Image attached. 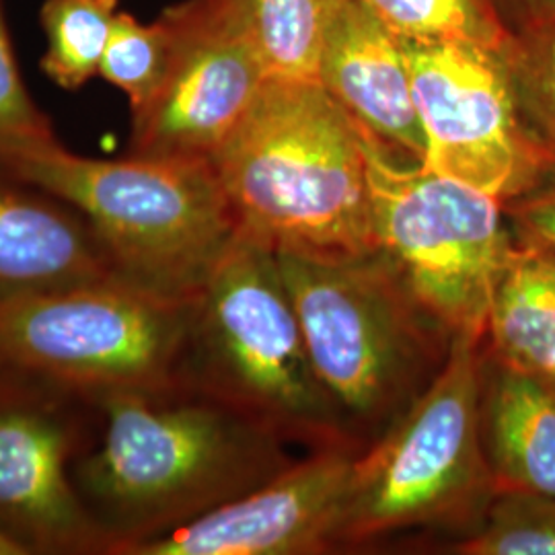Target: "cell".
Segmentation results:
<instances>
[{
    "mask_svg": "<svg viewBox=\"0 0 555 555\" xmlns=\"http://www.w3.org/2000/svg\"><path fill=\"white\" fill-rule=\"evenodd\" d=\"M481 438L496 494L555 498V391L486 352Z\"/></svg>",
    "mask_w": 555,
    "mask_h": 555,
    "instance_id": "9a60e30c",
    "label": "cell"
},
{
    "mask_svg": "<svg viewBox=\"0 0 555 555\" xmlns=\"http://www.w3.org/2000/svg\"><path fill=\"white\" fill-rule=\"evenodd\" d=\"M550 387H552V389H554V391H555V383H552V385H550Z\"/></svg>",
    "mask_w": 555,
    "mask_h": 555,
    "instance_id": "4316f807",
    "label": "cell"
},
{
    "mask_svg": "<svg viewBox=\"0 0 555 555\" xmlns=\"http://www.w3.org/2000/svg\"><path fill=\"white\" fill-rule=\"evenodd\" d=\"M357 447L318 449L251 492L124 555H300L334 547Z\"/></svg>",
    "mask_w": 555,
    "mask_h": 555,
    "instance_id": "7c38bea8",
    "label": "cell"
},
{
    "mask_svg": "<svg viewBox=\"0 0 555 555\" xmlns=\"http://www.w3.org/2000/svg\"><path fill=\"white\" fill-rule=\"evenodd\" d=\"M357 126L378 256L449 336L483 339L498 282L518 249L504 204L397 157Z\"/></svg>",
    "mask_w": 555,
    "mask_h": 555,
    "instance_id": "52a82bcc",
    "label": "cell"
},
{
    "mask_svg": "<svg viewBox=\"0 0 555 555\" xmlns=\"http://www.w3.org/2000/svg\"><path fill=\"white\" fill-rule=\"evenodd\" d=\"M118 13L119 0H46L40 11L43 75L64 91H79L95 79Z\"/></svg>",
    "mask_w": 555,
    "mask_h": 555,
    "instance_id": "ac0fdd59",
    "label": "cell"
},
{
    "mask_svg": "<svg viewBox=\"0 0 555 555\" xmlns=\"http://www.w3.org/2000/svg\"><path fill=\"white\" fill-rule=\"evenodd\" d=\"M59 142L50 118L29 95L9 38L0 2V167Z\"/></svg>",
    "mask_w": 555,
    "mask_h": 555,
    "instance_id": "603a6c76",
    "label": "cell"
},
{
    "mask_svg": "<svg viewBox=\"0 0 555 555\" xmlns=\"http://www.w3.org/2000/svg\"><path fill=\"white\" fill-rule=\"evenodd\" d=\"M469 531L453 554L555 555V498L500 492Z\"/></svg>",
    "mask_w": 555,
    "mask_h": 555,
    "instance_id": "44dd1931",
    "label": "cell"
},
{
    "mask_svg": "<svg viewBox=\"0 0 555 555\" xmlns=\"http://www.w3.org/2000/svg\"><path fill=\"white\" fill-rule=\"evenodd\" d=\"M171 59L157 91L132 114L128 153L215 159L268 82L241 0H183L160 13Z\"/></svg>",
    "mask_w": 555,
    "mask_h": 555,
    "instance_id": "30bf717a",
    "label": "cell"
},
{
    "mask_svg": "<svg viewBox=\"0 0 555 555\" xmlns=\"http://www.w3.org/2000/svg\"><path fill=\"white\" fill-rule=\"evenodd\" d=\"M171 27L163 15L142 23L132 13L119 11L101 60L100 77L126 95L130 114L139 112L157 91L171 59Z\"/></svg>",
    "mask_w": 555,
    "mask_h": 555,
    "instance_id": "7402d4cb",
    "label": "cell"
},
{
    "mask_svg": "<svg viewBox=\"0 0 555 555\" xmlns=\"http://www.w3.org/2000/svg\"><path fill=\"white\" fill-rule=\"evenodd\" d=\"M508 23L515 21H554L555 0H498Z\"/></svg>",
    "mask_w": 555,
    "mask_h": 555,
    "instance_id": "d4e9b609",
    "label": "cell"
},
{
    "mask_svg": "<svg viewBox=\"0 0 555 555\" xmlns=\"http://www.w3.org/2000/svg\"><path fill=\"white\" fill-rule=\"evenodd\" d=\"M183 380L286 442L357 447L315 373L276 254L251 238L237 235L194 305Z\"/></svg>",
    "mask_w": 555,
    "mask_h": 555,
    "instance_id": "277c9868",
    "label": "cell"
},
{
    "mask_svg": "<svg viewBox=\"0 0 555 555\" xmlns=\"http://www.w3.org/2000/svg\"><path fill=\"white\" fill-rule=\"evenodd\" d=\"M498 52L518 118L529 137L555 157V23L515 21Z\"/></svg>",
    "mask_w": 555,
    "mask_h": 555,
    "instance_id": "ffe728a7",
    "label": "cell"
},
{
    "mask_svg": "<svg viewBox=\"0 0 555 555\" xmlns=\"http://www.w3.org/2000/svg\"><path fill=\"white\" fill-rule=\"evenodd\" d=\"M119 278L89 220L0 169V300Z\"/></svg>",
    "mask_w": 555,
    "mask_h": 555,
    "instance_id": "5bb4252c",
    "label": "cell"
},
{
    "mask_svg": "<svg viewBox=\"0 0 555 555\" xmlns=\"http://www.w3.org/2000/svg\"><path fill=\"white\" fill-rule=\"evenodd\" d=\"M403 41H459L500 52L511 23L498 0H360Z\"/></svg>",
    "mask_w": 555,
    "mask_h": 555,
    "instance_id": "d6986e66",
    "label": "cell"
},
{
    "mask_svg": "<svg viewBox=\"0 0 555 555\" xmlns=\"http://www.w3.org/2000/svg\"><path fill=\"white\" fill-rule=\"evenodd\" d=\"M516 247L555 261V157L531 190L504 202Z\"/></svg>",
    "mask_w": 555,
    "mask_h": 555,
    "instance_id": "cb8c5ba5",
    "label": "cell"
},
{
    "mask_svg": "<svg viewBox=\"0 0 555 555\" xmlns=\"http://www.w3.org/2000/svg\"><path fill=\"white\" fill-rule=\"evenodd\" d=\"M486 339L502 364L555 383V261L516 249L498 282Z\"/></svg>",
    "mask_w": 555,
    "mask_h": 555,
    "instance_id": "2e32d148",
    "label": "cell"
},
{
    "mask_svg": "<svg viewBox=\"0 0 555 555\" xmlns=\"http://www.w3.org/2000/svg\"><path fill=\"white\" fill-rule=\"evenodd\" d=\"M194 302L121 278L0 300V366L87 399L185 385Z\"/></svg>",
    "mask_w": 555,
    "mask_h": 555,
    "instance_id": "ba28073f",
    "label": "cell"
},
{
    "mask_svg": "<svg viewBox=\"0 0 555 555\" xmlns=\"http://www.w3.org/2000/svg\"><path fill=\"white\" fill-rule=\"evenodd\" d=\"M321 385L350 435L385 433L442 369L451 341L378 254H276Z\"/></svg>",
    "mask_w": 555,
    "mask_h": 555,
    "instance_id": "5b68a950",
    "label": "cell"
},
{
    "mask_svg": "<svg viewBox=\"0 0 555 555\" xmlns=\"http://www.w3.org/2000/svg\"><path fill=\"white\" fill-rule=\"evenodd\" d=\"M91 401L73 483L107 555L165 535L293 463L274 430L192 385Z\"/></svg>",
    "mask_w": 555,
    "mask_h": 555,
    "instance_id": "6da1fadb",
    "label": "cell"
},
{
    "mask_svg": "<svg viewBox=\"0 0 555 555\" xmlns=\"http://www.w3.org/2000/svg\"><path fill=\"white\" fill-rule=\"evenodd\" d=\"M93 401L0 366V533L23 555H107L73 483Z\"/></svg>",
    "mask_w": 555,
    "mask_h": 555,
    "instance_id": "8fae6325",
    "label": "cell"
},
{
    "mask_svg": "<svg viewBox=\"0 0 555 555\" xmlns=\"http://www.w3.org/2000/svg\"><path fill=\"white\" fill-rule=\"evenodd\" d=\"M241 237L274 254H377L358 126L319 82L268 80L212 159Z\"/></svg>",
    "mask_w": 555,
    "mask_h": 555,
    "instance_id": "7a4b0ae2",
    "label": "cell"
},
{
    "mask_svg": "<svg viewBox=\"0 0 555 555\" xmlns=\"http://www.w3.org/2000/svg\"><path fill=\"white\" fill-rule=\"evenodd\" d=\"M346 0H241L268 80L319 82L327 31Z\"/></svg>",
    "mask_w": 555,
    "mask_h": 555,
    "instance_id": "e0dca14e",
    "label": "cell"
},
{
    "mask_svg": "<svg viewBox=\"0 0 555 555\" xmlns=\"http://www.w3.org/2000/svg\"><path fill=\"white\" fill-rule=\"evenodd\" d=\"M0 555H23V552L11 539H7L0 533Z\"/></svg>",
    "mask_w": 555,
    "mask_h": 555,
    "instance_id": "484cf974",
    "label": "cell"
},
{
    "mask_svg": "<svg viewBox=\"0 0 555 555\" xmlns=\"http://www.w3.org/2000/svg\"><path fill=\"white\" fill-rule=\"evenodd\" d=\"M403 48L426 139L422 163L502 204L531 190L550 155L518 118L498 52L459 41Z\"/></svg>",
    "mask_w": 555,
    "mask_h": 555,
    "instance_id": "9c48e42d",
    "label": "cell"
},
{
    "mask_svg": "<svg viewBox=\"0 0 555 555\" xmlns=\"http://www.w3.org/2000/svg\"><path fill=\"white\" fill-rule=\"evenodd\" d=\"M0 169L75 206L114 272L159 297L198 300L238 235L210 159H91L59 140Z\"/></svg>",
    "mask_w": 555,
    "mask_h": 555,
    "instance_id": "3957f363",
    "label": "cell"
},
{
    "mask_svg": "<svg viewBox=\"0 0 555 555\" xmlns=\"http://www.w3.org/2000/svg\"><path fill=\"white\" fill-rule=\"evenodd\" d=\"M319 85L397 157L424 160L426 139L403 41L360 0H346L327 31Z\"/></svg>",
    "mask_w": 555,
    "mask_h": 555,
    "instance_id": "4fadbf2b",
    "label": "cell"
},
{
    "mask_svg": "<svg viewBox=\"0 0 555 555\" xmlns=\"http://www.w3.org/2000/svg\"><path fill=\"white\" fill-rule=\"evenodd\" d=\"M483 344L453 337L433 383L358 455L334 547L416 527H476L496 496L481 438Z\"/></svg>",
    "mask_w": 555,
    "mask_h": 555,
    "instance_id": "8992f818",
    "label": "cell"
}]
</instances>
